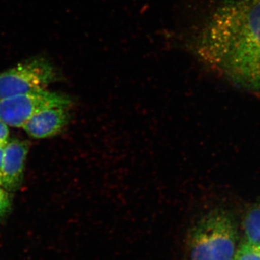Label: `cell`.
<instances>
[{
	"instance_id": "obj_3",
	"label": "cell",
	"mask_w": 260,
	"mask_h": 260,
	"mask_svg": "<svg viewBox=\"0 0 260 260\" xmlns=\"http://www.w3.org/2000/svg\"><path fill=\"white\" fill-rule=\"evenodd\" d=\"M57 75L54 65L45 58L27 59L0 73V99L47 90Z\"/></svg>"
},
{
	"instance_id": "obj_10",
	"label": "cell",
	"mask_w": 260,
	"mask_h": 260,
	"mask_svg": "<svg viewBox=\"0 0 260 260\" xmlns=\"http://www.w3.org/2000/svg\"><path fill=\"white\" fill-rule=\"evenodd\" d=\"M9 126L0 121V145H5L9 141Z\"/></svg>"
},
{
	"instance_id": "obj_11",
	"label": "cell",
	"mask_w": 260,
	"mask_h": 260,
	"mask_svg": "<svg viewBox=\"0 0 260 260\" xmlns=\"http://www.w3.org/2000/svg\"><path fill=\"white\" fill-rule=\"evenodd\" d=\"M5 145H0V167H1L2 159H3V150Z\"/></svg>"
},
{
	"instance_id": "obj_1",
	"label": "cell",
	"mask_w": 260,
	"mask_h": 260,
	"mask_svg": "<svg viewBox=\"0 0 260 260\" xmlns=\"http://www.w3.org/2000/svg\"><path fill=\"white\" fill-rule=\"evenodd\" d=\"M195 51L236 86L260 93V0H222L202 29Z\"/></svg>"
},
{
	"instance_id": "obj_7",
	"label": "cell",
	"mask_w": 260,
	"mask_h": 260,
	"mask_svg": "<svg viewBox=\"0 0 260 260\" xmlns=\"http://www.w3.org/2000/svg\"><path fill=\"white\" fill-rule=\"evenodd\" d=\"M244 242L260 246V203L246 210L242 223Z\"/></svg>"
},
{
	"instance_id": "obj_6",
	"label": "cell",
	"mask_w": 260,
	"mask_h": 260,
	"mask_svg": "<svg viewBox=\"0 0 260 260\" xmlns=\"http://www.w3.org/2000/svg\"><path fill=\"white\" fill-rule=\"evenodd\" d=\"M70 109L49 108L37 113L25 124V133L37 139H44L59 134L70 121Z\"/></svg>"
},
{
	"instance_id": "obj_9",
	"label": "cell",
	"mask_w": 260,
	"mask_h": 260,
	"mask_svg": "<svg viewBox=\"0 0 260 260\" xmlns=\"http://www.w3.org/2000/svg\"><path fill=\"white\" fill-rule=\"evenodd\" d=\"M12 206L10 192L0 186V218L9 213Z\"/></svg>"
},
{
	"instance_id": "obj_4",
	"label": "cell",
	"mask_w": 260,
	"mask_h": 260,
	"mask_svg": "<svg viewBox=\"0 0 260 260\" xmlns=\"http://www.w3.org/2000/svg\"><path fill=\"white\" fill-rule=\"evenodd\" d=\"M73 100L69 95L44 90L0 99V121L8 126L22 128L37 113L49 108L70 109Z\"/></svg>"
},
{
	"instance_id": "obj_8",
	"label": "cell",
	"mask_w": 260,
	"mask_h": 260,
	"mask_svg": "<svg viewBox=\"0 0 260 260\" xmlns=\"http://www.w3.org/2000/svg\"><path fill=\"white\" fill-rule=\"evenodd\" d=\"M234 260H260V246L243 241L238 247Z\"/></svg>"
},
{
	"instance_id": "obj_5",
	"label": "cell",
	"mask_w": 260,
	"mask_h": 260,
	"mask_svg": "<svg viewBox=\"0 0 260 260\" xmlns=\"http://www.w3.org/2000/svg\"><path fill=\"white\" fill-rule=\"evenodd\" d=\"M29 150L30 144L24 140H9L5 145L0 167V186L10 193L21 185Z\"/></svg>"
},
{
	"instance_id": "obj_2",
	"label": "cell",
	"mask_w": 260,
	"mask_h": 260,
	"mask_svg": "<svg viewBox=\"0 0 260 260\" xmlns=\"http://www.w3.org/2000/svg\"><path fill=\"white\" fill-rule=\"evenodd\" d=\"M238 227L232 214L212 210L195 223L188 237L190 260H234L238 247Z\"/></svg>"
}]
</instances>
